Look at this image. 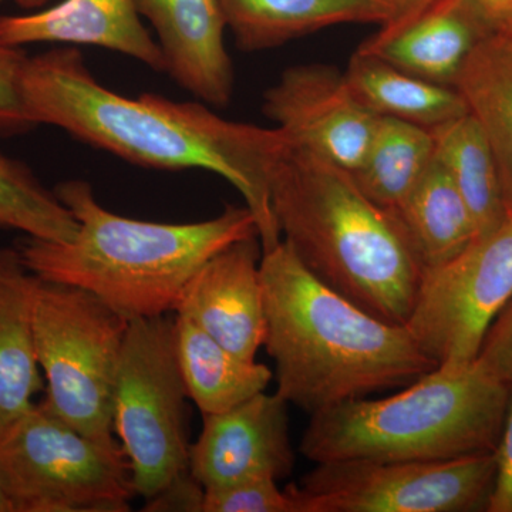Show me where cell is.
Returning <instances> with one entry per match:
<instances>
[{
    "mask_svg": "<svg viewBox=\"0 0 512 512\" xmlns=\"http://www.w3.org/2000/svg\"><path fill=\"white\" fill-rule=\"evenodd\" d=\"M22 90L36 127L60 128L141 167L220 175L254 214L262 252L281 244L269 192L272 168L288 141L278 127L227 120L208 104L160 94L121 96L94 77L74 46L28 57Z\"/></svg>",
    "mask_w": 512,
    "mask_h": 512,
    "instance_id": "cell-1",
    "label": "cell"
},
{
    "mask_svg": "<svg viewBox=\"0 0 512 512\" xmlns=\"http://www.w3.org/2000/svg\"><path fill=\"white\" fill-rule=\"evenodd\" d=\"M261 278L276 392L303 412L402 389L436 369L406 326L320 282L284 239L262 252Z\"/></svg>",
    "mask_w": 512,
    "mask_h": 512,
    "instance_id": "cell-2",
    "label": "cell"
},
{
    "mask_svg": "<svg viewBox=\"0 0 512 512\" xmlns=\"http://www.w3.org/2000/svg\"><path fill=\"white\" fill-rule=\"evenodd\" d=\"M79 229L72 242L19 238L13 247L26 269L52 284L86 289L128 320L175 311L185 285L218 252L258 237L247 207L225 205L211 220L165 224L107 210L83 180L56 185Z\"/></svg>",
    "mask_w": 512,
    "mask_h": 512,
    "instance_id": "cell-3",
    "label": "cell"
},
{
    "mask_svg": "<svg viewBox=\"0 0 512 512\" xmlns=\"http://www.w3.org/2000/svg\"><path fill=\"white\" fill-rule=\"evenodd\" d=\"M269 192L282 239L312 275L376 318L406 325L423 266L394 211L348 170L289 141Z\"/></svg>",
    "mask_w": 512,
    "mask_h": 512,
    "instance_id": "cell-4",
    "label": "cell"
},
{
    "mask_svg": "<svg viewBox=\"0 0 512 512\" xmlns=\"http://www.w3.org/2000/svg\"><path fill=\"white\" fill-rule=\"evenodd\" d=\"M511 386L477 362L436 367L392 396L348 400L311 414L299 451L315 464L491 453L503 433Z\"/></svg>",
    "mask_w": 512,
    "mask_h": 512,
    "instance_id": "cell-5",
    "label": "cell"
},
{
    "mask_svg": "<svg viewBox=\"0 0 512 512\" xmlns=\"http://www.w3.org/2000/svg\"><path fill=\"white\" fill-rule=\"evenodd\" d=\"M130 320L86 289L36 276L32 329L46 380L43 402L74 429L117 444L113 394Z\"/></svg>",
    "mask_w": 512,
    "mask_h": 512,
    "instance_id": "cell-6",
    "label": "cell"
},
{
    "mask_svg": "<svg viewBox=\"0 0 512 512\" xmlns=\"http://www.w3.org/2000/svg\"><path fill=\"white\" fill-rule=\"evenodd\" d=\"M0 484L10 512H126L136 497L120 443L90 439L43 400L0 439Z\"/></svg>",
    "mask_w": 512,
    "mask_h": 512,
    "instance_id": "cell-7",
    "label": "cell"
},
{
    "mask_svg": "<svg viewBox=\"0 0 512 512\" xmlns=\"http://www.w3.org/2000/svg\"><path fill=\"white\" fill-rule=\"evenodd\" d=\"M187 399L174 318L130 320L114 384L113 427L144 500L190 471Z\"/></svg>",
    "mask_w": 512,
    "mask_h": 512,
    "instance_id": "cell-8",
    "label": "cell"
},
{
    "mask_svg": "<svg viewBox=\"0 0 512 512\" xmlns=\"http://www.w3.org/2000/svg\"><path fill=\"white\" fill-rule=\"evenodd\" d=\"M495 451L443 461L316 464L289 484L301 512L487 511Z\"/></svg>",
    "mask_w": 512,
    "mask_h": 512,
    "instance_id": "cell-9",
    "label": "cell"
},
{
    "mask_svg": "<svg viewBox=\"0 0 512 512\" xmlns=\"http://www.w3.org/2000/svg\"><path fill=\"white\" fill-rule=\"evenodd\" d=\"M512 298V212L454 258L423 271L406 328L437 367L476 362Z\"/></svg>",
    "mask_w": 512,
    "mask_h": 512,
    "instance_id": "cell-10",
    "label": "cell"
},
{
    "mask_svg": "<svg viewBox=\"0 0 512 512\" xmlns=\"http://www.w3.org/2000/svg\"><path fill=\"white\" fill-rule=\"evenodd\" d=\"M262 111L293 146L355 173L377 117L356 99L345 72L329 64L288 67L264 93Z\"/></svg>",
    "mask_w": 512,
    "mask_h": 512,
    "instance_id": "cell-11",
    "label": "cell"
},
{
    "mask_svg": "<svg viewBox=\"0 0 512 512\" xmlns=\"http://www.w3.org/2000/svg\"><path fill=\"white\" fill-rule=\"evenodd\" d=\"M295 461L289 403L278 392H261L227 412L202 416L188 470L211 490L251 478L282 480L291 476Z\"/></svg>",
    "mask_w": 512,
    "mask_h": 512,
    "instance_id": "cell-12",
    "label": "cell"
},
{
    "mask_svg": "<svg viewBox=\"0 0 512 512\" xmlns=\"http://www.w3.org/2000/svg\"><path fill=\"white\" fill-rule=\"evenodd\" d=\"M261 258L258 237L222 249L185 285L175 315L190 319L235 355L255 360L266 338Z\"/></svg>",
    "mask_w": 512,
    "mask_h": 512,
    "instance_id": "cell-13",
    "label": "cell"
},
{
    "mask_svg": "<svg viewBox=\"0 0 512 512\" xmlns=\"http://www.w3.org/2000/svg\"><path fill=\"white\" fill-rule=\"evenodd\" d=\"M178 86L212 107H227L234 69L225 46L227 20L220 0H136Z\"/></svg>",
    "mask_w": 512,
    "mask_h": 512,
    "instance_id": "cell-14",
    "label": "cell"
},
{
    "mask_svg": "<svg viewBox=\"0 0 512 512\" xmlns=\"http://www.w3.org/2000/svg\"><path fill=\"white\" fill-rule=\"evenodd\" d=\"M488 35L463 0H427L379 25L357 50L421 79L453 87L474 47Z\"/></svg>",
    "mask_w": 512,
    "mask_h": 512,
    "instance_id": "cell-15",
    "label": "cell"
},
{
    "mask_svg": "<svg viewBox=\"0 0 512 512\" xmlns=\"http://www.w3.org/2000/svg\"><path fill=\"white\" fill-rule=\"evenodd\" d=\"M0 43L20 49L35 43L96 46L167 73L161 47L144 26L136 0H63L42 12L0 16Z\"/></svg>",
    "mask_w": 512,
    "mask_h": 512,
    "instance_id": "cell-16",
    "label": "cell"
},
{
    "mask_svg": "<svg viewBox=\"0 0 512 512\" xmlns=\"http://www.w3.org/2000/svg\"><path fill=\"white\" fill-rule=\"evenodd\" d=\"M227 28L244 52H264L340 25H383V0H220Z\"/></svg>",
    "mask_w": 512,
    "mask_h": 512,
    "instance_id": "cell-17",
    "label": "cell"
},
{
    "mask_svg": "<svg viewBox=\"0 0 512 512\" xmlns=\"http://www.w3.org/2000/svg\"><path fill=\"white\" fill-rule=\"evenodd\" d=\"M35 286L16 248H0V439L45 387L32 329Z\"/></svg>",
    "mask_w": 512,
    "mask_h": 512,
    "instance_id": "cell-18",
    "label": "cell"
},
{
    "mask_svg": "<svg viewBox=\"0 0 512 512\" xmlns=\"http://www.w3.org/2000/svg\"><path fill=\"white\" fill-rule=\"evenodd\" d=\"M175 352L188 399L202 416L227 412L265 392L274 373L224 348L184 316H174Z\"/></svg>",
    "mask_w": 512,
    "mask_h": 512,
    "instance_id": "cell-19",
    "label": "cell"
},
{
    "mask_svg": "<svg viewBox=\"0 0 512 512\" xmlns=\"http://www.w3.org/2000/svg\"><path fill=\"white\" fill-rule=\"evenodd\" d=\"M454 89L490 143L512 212V37L488 35L461 67Z\"/></svg>",
    "mask_w": 512,
    "mask_h": 512,
    "instance_id": "cell-20",
    "label": "cell"
},
{
    "mask_svg": "<svg viewBox=\"0 0 512 512\" xmlns=\"http://www.w3.org/2000/svg\"><path fill=\"white\" fill-rule=\"evenodd\" d=\"M356 99L376 117L434 128L468 113L457 90L356 50L345 72Z\"/></svg>",
    "mask_w": 512,
    "mask_h": 512,
    "instance_id": "cell-21",
    "label": "cell"
},
{
    "mask_svg": "<svg viewBox=\"0 0 512 512\" xmlns=\"http://www.w3.org/2000/svg\"><path fill=\"white\" fill-rule=\"evenodd\" d=\"M394 214L423 271L454 258L478 237L466 201L436 160Z\"/></svg>",
    "mask_w": 512,
    "mask_h": 512,
    "instance_id": "cell-22",
    "label": "cell"
},
{
    "mask_svg": "<svg viewBox=\"0 0 512 512\" xmlns=\"http://www.w3.org/2000/svg\"><path fill=\"white\" fill-rule=\"evenodd\" d=\"M434 160L443 167L473 215L477 235L493 231L507 217L500 170L477 121L458 117L431 128Z\"/></svg>",
    "mask_w": 512,
    "mask_h": 512,
    "instance_id": "cell-23",
    "label": "cell"
},
{
    "mask_svg": "<svg viewBox=\"0 0 512 512\" xmlns=\"http://www.w3.org/2000/svg\"><path fill=\"white\" fill-rule=\"evenodd\" d=\"M434 160L430 128L377 117L359 168L352 173L360 190L386 210H396Z\"/></svg>",
    "mask_w": 512,
    "mask_h": 512,
    "instance_id": "cell-24",
    "label": "cell"
},
{
    "mask_svg": "<svg viewBox=\"0 0 512 512\" xmlns=\"http://www.w3.org/2000/svg\"><path fill=\"white\" fill-rule=\"evenodd\" d=\"M77 224L55 190L40 183L28 165L0 150V231L25 237L72 242Z\"/></svg>",
    "mask_w": 512,
    "mask_h": 512,
    "instance_id": "cell-25",
    "label": "cell"
},
{
    "mask_svg": "<svg viewBox=\"0 0 512 512\" xmlns=\"http://www.w3.org/2000/svg\"><path fill=\"white\" fill-rule=\"evenodd\" d=\"M204 512H301L291 488L274 478H251L205 490Z\"/></svg>",
    "mask_w": 512,
    "mask_h": 512,
    "instance_id": "cell-26",
    "label": "cell"
},
{
    "mask_svg": "<svg viewBox=\"0 0 512 512\" xmlns=\"http://www.w3.org/2000/svg\"><path fill=\"white\" fill-rule=\"evenodd\" d=\"M20 47L0 43V134L25 133L36 127L23 99V70L28 62Z\"/></svg>",
    "mask_w": 512,
    "mask_h": 512,
    "instance_id": "cell-27",
    "label": "cell"
},
{
    "mask_svg": "<svg viewBox=\"0 0 512 512\" xmlns=\"http://www.w3.org/2000/svg\"><path fill=\"white\" fill-rule=\"evenodd\" d=\"M476 362L494 379L512 384V298L488 330Z\"/></svg>",
    "mask_w": 512,
    "mask_h": 512,
    "instance_id": "cell-28",
    "label": "cell"
},
{
    "mask_svg": "<svg viewBox=\"0 0 512 512\" xmlns=\"http://www.w3.org/2000/svg\"><path fill=\"white\" fill-rule=\"evenodd\" d=\"M495 461H497V474H495L487 511L512 512V386L503 433L495 448Z\"/></svg>",
    "mask_w": 512,
    "mask_h": 512,
    "instance_id": "cell-29",
    "label": "cell"
},
{
    "mask_svg": "<svg viewBox=\"0 0 512 512\" xmlns=\"http://www.w3.org/2000/svg\"><path fill=\"white\" fill-rule=\"evenodd\" d=\"M204 487L190 471L168 484L160 493L147 498L144 511L154 512H204Z\"/></svg>",
    "mask_w": 512,
    "mask_h": 512,
    "instance_id": "cell-30",
    "label": "cell"
},
{
    "mask_svg": "<svg viewBox=\"0 0 512 512\" xmlns=\"http://www.w3.org/2000/svg\"><path fill=\"white\" fill-rule=\"evenodd\" d=\"M491 35L512 37V0H463Z\"/></svg>",
    "mask_w": 512,
    "mask_h": 512,
    "instance_id": "cell-31",
    "label": "cell"
},
{
    "mask_svg": "<svg viewBox=\"0 0 512 512\" xmlns=\"http://www.w3.org/2000/svg\"><path fill=\"white\" fill-rule=\"evenodd\" d=\"M383 2L392 9L393 16H397L423 5L427 0H383Z\"/></svg>",
    "mask_w": 512,
    "mask_h": 512,
    "instance_id": "cell-32",
    "label": "cell"
},
{
    "mask_svg": "<svg viewBox=\"0 0 512 512\" xmlns=\"http://www.w3.org/2000/svg\"><path fill=\"white\" fill-rule=\"evenodd\" d=\"M13 2L23 9H37L45 6L50 0H13Z\"/></svg>",
    "mask_w": 512,
    "mask_h": 512,
    "instance_id": "cell-33",
    "label": "cell"
},
{
    "mask_svg": "<svg viewBox=\"0 0 512 512\" xmlns=\"http://www.w3.org/2000/svg\"><path fill=\"white\" fill-rule=\"evenodd\" d=\"M0 512H10L9 503L6 500L5 493H3L2 484H0Z\"/></svg>",
    "mask_w": 512,
    "mask_h": 512,
    "instance_id": "cell-34",
    "label": "cell"
},
{
    "mask_svg": "<svg viewBox=\"0 0 512 512\" xmlns=\"http://www.w3.org/2000/svg\"><path fill=\"white\" fill-rule=\"evenodd\" d=\"M0 2H2V0H0Z\"/></svg>",
    "mask_w": 512,
    "mask_h": 512,
    "instance_id": "cell-35",
    "label": "cell"
}]
</instances>
